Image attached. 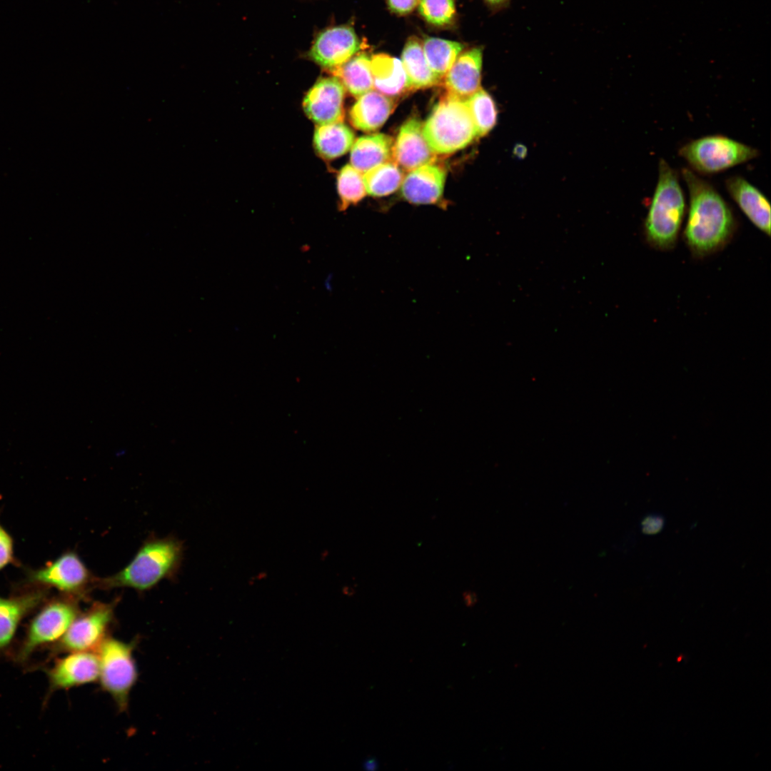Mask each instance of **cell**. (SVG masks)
<instances>
[{"label":"cell","instance_id":"9c48e42d","mask_svg":"<svg viewBox=\"0 0 771 771\" xmlns=\"http://www.w3.org/2000/svg\"><path fill=\"white\" fill-rule=\"evenodd\" d=\"M32 582L50 586L79 600L95 588L96 579L79 556L68 551L47 566L33 571Z\"/></svg>","mask_w":771,"mask_h":771},{"label":"cell","instance_id":"9a60e30c","mask_svg":"<svg viewBox=\"0 0 771 771\" xmlns=\"http://www.w3.org/2000/svg\"><path fill=\"white\" fill-rule=\"evenodd\" d=\"M725 187L731 198L751 223L770 236V204L761 191L740 176H732L727 178Z\"/></svg>","mask_w":771,"mask_h":771},{"label":"cell","instance_id":"f546056e","mask_svg":"<svg viewBox=\"0 0 771 771\" xmlns=\"http://www.w3.org/2000/svg\"><path fill=\"white\" fill-rule=\"evenodd\" d=\"M419 0H388L390 10L399 15L410 13L418 4Z\"/></svg>","mask_w":771,"mask_h":771},{"label":"cell","instance_id":"cb8c5ba5","mask_svg":"<svg viewBox=\"0 0 771 771\" xmlns=\"http://www.w3.org/2000/svg\"><path fill=\"white\" fill-rule=\"evenodd\" d=\"M422 47L430 70L440 81L461 54L464 46L458 41L425 37Z\"/></svg>","mask_w":771,"mask_h":771},{"label":"cell","instance_id":"5bb4252c","mask_svg":"<svg viewBox=\"0 0 771 771\" xmlns=\"http://www.w3.org/2000/svg\"><path fill=\"white\" fill-rule=\"evenodd\" d=\"M445 179V171L434 163L416 168L406 175L401 183V195L415 205L438 204L442 201Z\"/></svg>","mask_w":771,"mask_h":771},{"label":"cell","instance_id":"603a6c76","mask_svg":"<svg viewBox=\"0 0 771 771\" xmlns=\"http://www.w3.org/2000/svg\"><path fill=\"white\" fill-rule=\"evenodd\" d=\"M333 72L345 89L355 97L373 89L371 58L364 53L353 56Z\"/></svg>","mask_w":771,"mask_h":771},{"label":"cell","instance_id":"44dd1931","mask_svg":"<svg viewBox=\"0 0 771 771\" xmlns=\"http://www.w3.org/2000/svg\"><path fill=\"white\" fill-rule=\"evenodd\" d=\"M400 61L410 91L429 88L439 83L440 80L427 63L422 44L417 38L411 36L407 40Z\"/></svg>","mask_w":771,"mask_h":771},{"label":"cell","instance_id":"8fae6325","mask_svg":"<svg viewBox=\"0 0 771 771\" xmlns=\"http://www.w3.org/2000/svg\"><path fill=\"white\" fill-rule=\"evenodd\" d=\"M361 49V42L354 30L348 26H338L321 31L308 52V56L321 66L334 71Z\"/></svg>","mask_w":771,"mask_h":771},{"label":"cell","instance_id":"484cf974","mask_svg":"<svg viewBox=\"0 0 771 771\" xmlns=\"http://www.w3.org/2000/svg\"><path fill=\"white\" fill-rule=\"evenodd\" d=\"M465 102L475 124L477 136L486 135L495 125L497 109L493 98L483 89H480Z\"/></svg>","mask_w":771,"mask_h":771},{"label":"cell","instance_id":"7402d4cb","mask_svg":"<svg viewBox=\"0 0 771 771\" xmlns=\"http://www.w3.org/2000/svg\"><path fill=\"white\" fill-rule=\"evenodd\" d=\"M355 140L353 131L342 121L318 125L314 131L313 144L323 158H338L352 147Z\"/></svg>","mask_w":771,"mask_h":771},{"label":"cell","instance_id":"d6986e66","mask_svg":"<svg viewBox=\"0 0 771 771\" xmlns=\"http://www.w3.org/2000/svg\"><path fill=\"white\" fill-rule=\"evenodd\" d=\"M373 87L389 97H399L410 91L401 61L386 54L371 57Z\"/></svg>","mask_w":771,"mask_h":771},{"label":"cell","instance_id":"1f68e13d","mask_svg":"<svg viewBox=\"0 0 771 771\" xmlns=\"http://www.w3.org/2000/svg\"><path fill=\"white\" fill-rule=\"evenodd\" d=\"M484 1L493 10H500L506 7L510 0H484Z\"/></svg>","mask_w":771,"mask_h":771},{"label":"cell","instance_id":"5b68a950","mask_svg":"<svg viewBox=\"0 0 771 771\" xmlns=\"http://www.w3.org/2000/svg\"><path fill=\"white\" fill-rule=\"evenodd\" d=\"M135 645L133 642H127L109 635L96 652L99 667L98 682L121 712L128 708L131 692L138 680Z\"/></svg>","mask_w":771,"mask_h":771},{"label":"cell","instance_id":"7c38bea8","mask_svg":"<svg viewBox=\"0 0 771 771\" xmlns=\"http://www.w3.org/2000/svg\"><path fill=\"white\" fill-rule=\"evenodd\" d=\"M345 90L336 76L321 79L303 99L304 112L318 125L342 121Z\"/></svg>","mask_w":771,"mask_h":771},{"label":"cell","instance_id":"3957f363","mask_svg":"<svg viewBox=\"0 0 771 771\" xmlns=\"http://www.w3.org/2000/svg\"><path fill=\"white\" fill-rule=\"evenodd\" d=\"M686 211L685 196L677 172L664 160L658 163V178L643 224L646 242L659 251H670L677 242Z\"/></svg>","mask_w":771,"mask_h":771},{"label":"cell","instance_id":"83f0119b","mask_svg":"<svg viewBox=\"0 0 771 771\" xmlns=\"http://www.w3.org/2000/svg\"><path fill=\"white\" fill-rule=\"evenodd\" d=\"M418 5L420 15L432 25L445 26L455 18V0H419Z\"/></svg>","mask_w":771,"mask_h":771},{"label":"cell","instance_id":"4316f807","mask_svg":"<svg viewBox=\"0 0 771 771\" xmlns=\"http://www.w3.org/2000/svg\"><path fill=\"white\" fill-rule=\"evenodd\" d=\"M337 189L341 211L356 205L366 195L363 174L349 164L343 166L338 173Z\"/></svg>","mask_w":771,"mask_h":771},{"label":"cell","instance_id":"e575fe53","mask_svg":"<svg viewBox=\"0 0 771 771\" xmlns=\"http://www.w3.org/2000/svg\"><path fill=\"white\" fill-rule=\"evenodd\" d=\"M343 593L347 595H352L355 593V591L353 588L347 586L343 588Z\"/></svg>","mask_w":771,"mask_h":771},{"label":"cell","instance_id":"e0dca14e","mask_svg":"<svg viewBox=\"0 0 771 771\" xmlns=\"http://www.w3.org/2000/svg\"><path fill=\"white\" fill-rule=\"evenodd\" d=\"M41 590L29 592L17 596H0V651L12 641L22 619L36 608L44 598Z\"/></svg>","mask_w":771,"mask_h":771},{"label":"cell","instance_id":"f1b7e54d","mask_svg":"<svg viewBox=\"0 0 771 771\" xmlns=\"http://www.w3.org/2000/svg\"><path fill=\"white\" fill-rule=\"evenodd\" d=\"M13 558V541L10 535L0 525V570Z\"/></svg>","mask_w":771,"mask_h":771},{"label":"cell","instance_id":"d6a6232c","mask_svg":"<svg viewBox=\"0 0 771 771\" xmlns=\"http://www.w3.org/2000/svg\"><path fill=\"white\" fill-rule=\"evenodd\" d=\"M363 767L366 770L374 771L378 770L379 764L376 758L370 757L363 762Z\"/></svg>","mask_w":771,"mask_h":771},{"label":"cell","instance_id":"30bf717a","mask_svg":"<svg viewBox=\"0 0 771 771\" xmlns=\"http://www.w3.org/2000/svg\"><path fill=\"white\" fill-rule=\"evenodd\" d=\"M99 659L96 652H71L56 660L46 671L49 692L68 690L98 682Z\"/></svg>","mask_w":771,"mask_h":771},{"label":"cell","instance_id":"ffe728a7","mask_svg":"<svg viewBox=\"0 0 771 771\" xmlns=\"http://www.w3.org/2000/svg\"><path fill=\"white\" fill-rule=\"evenodd\" d=\"M392 138L383 133L364 136L356 139L351 151V166L363 174L371 168L388 161L392 156Z\"/></svg>","mask_w":771,"mask_h":771},{"label":"cell","instance_id":"52a82bcc","mask_svg":"<svg viewBox=\"0 0 771 771\" xmlns=\"http://www.w3.org/2000/svg\"><path fill=\"white\" fill-rule=\"evenodd\" d=\"M78 600L68 595L41 608L31 621L16 658L24 662L40 647L56 644L80 613Z\"/></svg>","mask_w":771,"mask_h":771},{"label":"cell","instance_id":"8992f818","mask_svg":"<svg viewBox=\"0 0 771 771\" xmlns=\"http://www.w3.org/2000/svg\"><path fill=\"white\" fill-rule=\"evenodd\" d=\"M691 170L701 174L721 172L759 156L756 148L722 135L692 140L679 150Z\"/></svg>","mask_w":771,"mask_h":771},{"label":"cell","instance_id":"2e32d148","mask_svg":"<svg viewBox=\"0 0 771 771\" xmlns=\"http://www.w3.org/2000/svg\"><path fill=\"white\" fill-rule=\"evenodd\" d=\"M482 64L481 47L461 53L443 78L447 94L465 100L479 90Z\"/></svg>","mask_w":771,"mask_h":771},{"label":"cell","instance_id":"6da1fadb","mask_svg":"<svg viewBox=\"0 0 771 771\" xmlns=\"http://www.w3.org/2000/svg\"><path fill=\"white\" fill-rule=\"evenodd\" d=\"M689 192V209L682 237L693 257L702 258L722 250L732 239L737 222L722 196L691 169H682Z\"/></svg>","mask_w":771,"mask_h":771},{"label":"cell","instance_id":"836d02e7","mask_svg":"<svg viewBox=\"0 0 771 771\" xmlns=\"http://www.w3.org/2000/svg\"><path fill=\"white\" fill-rule=\"evenodd\" d=\"M463 596L465 605L468 607L474 605L477 601V596L475 593L473 592L466 591L463 593Z\"/></svg>","mask_w":771,"mask_h":771},{"label":"cell","instance_id":"4dcf8cb0","mask_svg":"<svg viewBox=\"0 0 771 771\" xmlns=\"http://www.w3.org/2000/svg\"><path fill=\"white\" fill-rule=\"evenodd\" d=\"M642 530L647 534H653L660 531L663 525L662 518L658 516H648L642 523Z\"/></svg>","mask_w":771,"mask_h":771},{"label":"cell","instance_id":"d4e9b609","mask_svg":"<svg viewBox=\"0 0 771 771\" xmlns=\"http://www.w3.org/2000/svg\"><path fill=\"white\" fill-rule=\"evenodd\" d=\"M366 193L382 197L395 191L403 181V173L395 162L386 161L363 174Z\"/></svg>","mask_w":771,"mask_h":771},{"label":"cell","instance_id":"4fadbf2b","mask_svg":"<svg viewBox=\"0 0 771 771\" xmlns=\"http://www.w3.org/2000/svg\"><path fill=\"white\" fill-rule=\"evenodd\" d=\"M392 156L398 166L408 171L434 163L436 154L428 145L418 119H410L402 125L393 146Z\"/></svg>","mask_w":771,"mask_h":771},{"label":"cell","instance_id":"277c9868","mask_svg":"<svg viewBox=\"0 0 771 771\" xmlns=\"http://www.w3.org/2000/svg\"><path fill=\"white\" fill-rule=\"evenodd\" d=\"M423 133L436 155L463 149L478 137L465 100L449 94L435 105L423 126Z\"/></svg>","mask_w":771,"mask_h":771},{"label":"cell","instance_id":"ac0fdd59","mask_svg":"<svg viewBox=\"0 0 771 771\" xmlns=\"http://www.w3.org/2000/svg\"><path fill=\"white\" fill-rule=\"evenodd\" d=\"M394 109V102L376 90L358 97L350 111V121L357 129L373 131L381 128Z\"/></svg>","mask_w":771,"mask_h":771},{"label":"cell","instance_id":"ba28073f","mask_svg":"<svg viewBox=\"0 0 771 771\" xmlns=\"http://www.w3.org/2000/svg\"><path fill=\"white\" fill-rule=\"evenodd\" d=\"M114 603L98 601L80 613L64 637L55 644V652H96L109 636L114 619Z\"/></svg>","mask_w":771,"mask_h":771},{"label":"cell","instance_id":"7a4b0ae2","mask_svg":"<svg viewBox=\"0 0 771 771\" xmlns=\"http://www.w3.org/2000/svg\"><path fill=\"white\" fill-rule=\"evenodd\" d=\"M183 550L182 543L174 537L149 538L123 569L112 575L96 578L95 588L149 590L176 575L181 563Z\"/></svg>","mask_w":771,"mask_h":771}]
</instances>
